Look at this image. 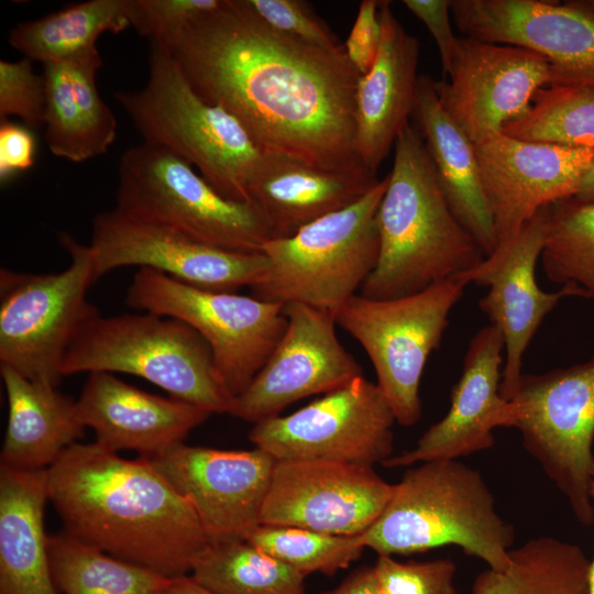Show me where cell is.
Masks as SVG:
<instances>
[{
  "label": "cell",
  "instance_id": "obj_1",
  "mask_svg": "<svg viewBox=\"0 0 594 594\" xmlns=\"http://www.w3.org/2000/svg\"><path fill=\"white\" fill-rule=\"evenodd\" d=\"M163 46L196 94L233 114L264 153L376 177L355 151L360 74L344 47L283 34L246 0H222Z\"/></svg>",
  "mask_w": 594,
  "mask_h": 594
},
{
  "label": "cell",
  "instance_id": "obj_2",
  "mask_svg": "<svg viewBox=\"0 0 594 594\" xmlns=\"http://www.w3.org/2000/svg\"><path fill=\"white\" fill-rule=\"evenodd\" d=\"M64 532L165 578L191 573L209 537L190 502L147 458L75 442L47 469Z\"/></svg>",
  "mask_w": 594,
  "mask_h": 594
},
{
  "label": "cell",
  "instance_id": "obj_3",
  "mask_svg": "<svg viewBox=\"0 0 594 594\" xmlns=\"http://www.w3.org/2000/svg\"><path fill=\"white\" fill-rule=\"evenodd\" d=\"M394 147L376 213L378 260L360 289L373 299L421 292L474 268L486 256L449 208L419 129L408 123Z\"/></svg>",
  "mask_w": 594,
  "mask_h": 594
},
{
  "label": "cell",
  "instance_id": "obj_4",
  "mask_svg": "<svg viewBox=\"0 0 594 594\" xmlns=\"http://www.w3.org/2000/svg\"><path fill=\"white\" fill-rule=\"evenodd\" d=\"M362 536L378 556L457 546L503 570L510 561L515 530L497 513L477 470L458 460H436L406 471L393 484L385 508Z\"/></svg>",
  "mask_w": 594,
  "mask_h": 594
},
{
  "label": "cell",
  "instance_id": "obj_5",
  "mask_svg": "<svg viewBox=\"0 0 594 594\" xmlns=\"http://www.w3.org/2000/svg\"><path fill=\"white\" fill-rule=\"evenodd\" d=\"M113 96L144 142L185 160L223 197L250 202L264 152L233 114L196 94L165 46L150 42L143 88Z\"/></svg>",
  "mask_w": 594,
  "mask_h": 594
},
{
  "label": "cell",
  "instance_id": "obj_6",
  "mask_svg": "<svg viewBox=\"0 0 594 594\" xmlns=\"http://www.w3.org/2000/svg\"><path fill=\"white\" fill-rule=\"evenodd\" d=\"M81 372L132 374L210 414H231L234 404L204 338L179 319L152 312L89 317L62 364L63 376Z\"/></svg>",
  "mask_w": 594,
  "mask_h": 594
},
{
  "label": "cell",
  "instance_id": "obj_7",
  "mask_svg": "<svg viewBox=\"0 0 594 594\" xmlns=\"http://www.w3.org/2000/svg\"><path fill=\"white\" fill-rule=\"evenodd\" d=\"M388 175L352 205L262 248L266 273L253 295L283 305L304 304L336 311L356 295L376 266V213Z\"/></svg>",
  "mask_w": 594,
  "mask_h": 594
},
{
  "label": "cell",
  "instance_id": "obj_8",
  "mask_svg": "<svg viewBox=\"0 0 594 594\" xmlns=\"http://www.w3.org/2000/svg\"><path fill=\"white\" fill-rule=\"evenodd\" d=\"M116 202L124 215L228 251L262 253L272 239L251 202L223 197L185 160L144 141L120 158Z\"/></svg>",
  "mask_w": 594,
  "mask_h": 594
},
{
  "label": "cell",
  "instance_id": "obj_9",
  "mask_svg": "<svg viewBox=\"0 0 594 594\" xmlns=\"http://www.w3.org/2000/svg\"><path fill=\"white\" fill-rule=\"evenodd\" d=\"M58 241L70 264L56 274L0 272V365L22 376L57 386L65 353L98 309L86 294L96 282L89 245L68 232Z\"/></svg>",
  "mask_w": 594,
  "mask_h": 594
},
{
  "label": "cell",
  "instance_id": "obj_10",
  "mask_svg": "<svg viewBox=\"0 0 594 594\" xmlns=\"http://www.w3.org/2000/svg\"><path fill=\"white\" fill-rule=\"evenodd\" d=\"M468 285L458 276L397 298L373 299L356 294L334 314L336 322L369 355L381 388L402 426L422 415V373L449 324V316Z\"/></svg>",
  "mask_w": 594,
  "mask_h": 594
},
{
  "label": "cell",
  "instance_id": "obj_11",
  "mask_svg": "<svg viewBox=\"0 0 594 594\" xmlns=\"http://www.w3.org/2000/svg\"><path fill=\"white\" fill-rule=\"evenodd\" d=\"M125 301L194 328L208 343L219 378L234 399L263 367L287 324L283 304L198 288L145 267L134 274Z\"/></svg>",
  "mask_w": 594,
  "mask_h": 594
},
{
  "label": "cell",
  "instance_id": "obj_12",
  "mask_svg": "<svg viewBox=\"0 0 594 594\" xmlns=\"http://www.w3.org/2000/svg\"><path fill=\"white\" fill-rule=\"evenodd\" d=\"M525 450L564 495L575 518L594 524V356L541 374H522L509 400Z\"/></svg>",
  "mask_w": 594,
  "mask_h": 594
},
{
  "label": "cell",
  "instance_id": "obj_13",
  "mask_svg": "<svg viewBox=\"0 0 594 594\" xmlns=\"http://www.w3.org/2000/svg\"><path fill=\"white\" fill-rule=\"evenodd\" d=\"M392 407L363 375L287 416L254 424V447L275 460L333 461L373 466L392 457Z\"/></svg>",
  "mask_w": 594,
  "mask_h": 594
},
{
  "label": "cell",
  "instance_id": "obj_14",
  "mask_svg": "<svg viewBox=\"0 0 594 594\" xmlns=\"http://www.w3.org/2000/svg\"><path fill=\"white\" fill-rule=\"evenodd\" d=\"M96 280L123 266H139L202 289L234 292L254 287L268 263L263 253L233 252L199 242L163 224L117 209L92 220L88 244Z\"/></svg>",
  "mask_w": 594,
  "mask_h": 594
},
{
  "label": "cell",
  "instance_id": "obj_15",
  "mask_svg": "<svg viewBox=\"0 0 594 594\" xmlns=\"http://www.w3.org/2000/svg\"><path fill=\"white\" fill-rule=\"evenodd\" d=\"M547 221L548 206L513 237L498 242L477 266L458 275L466 285L488 287L479 307L504 338L501 394L508 402L522 376L524 353L543 319L563 298H585L583 290L572 284L556 292H546L537 284L536 265L544 245Z\"/></svg>",
  "mask_w": 594,
  "mask_h": 594
},
{
  "label": "cell",
  "instance_id": "obj_16",
  "mask_svg": "<svg viewBox=\"0 0 594 594\" xmlns=\"http://www.w3.org/2000/svg\"><path fill=\"white\" fill-rule=\"evenodd\" d=\"M450 11L464 36L543 57L550 86L594 88V13L581 1L451 0Z\"/></svg>",
  "mask_w": 594,
  "mask_h": 594
},
{
  "label": "cell",
  "instance_id": "obj_17",
  "mask_svg": "<svg viewBox=\"0 0 594 594\" xmlns=\"http://www.w3.org/2000/svg\"><path fill=\"white\" fill-rule=\"evenodd\" d=\"M286 328L270 358L234 399L231 415L256 424L305 397L328 394L362 376L341 344L334 314L304 304L285 305Z\"/></svg>",
  "mask_w": 594,
  "mask_h": 594
},
{
  "label": "cell",
  "instance_id": "obj_18",
  "mask_svg": "<svg viewBox=\"0 0 594 594\" xmlns=\"http://www.w3.org/2000/svg\"><path fill=\"white\" fill-rule=\"evenodd\" d=\"M393 492L370 465L276 460L260 524L333 535L364 534Z\"/></svg>",
  "mask_w": 594,
  "mask_h": 594
},
{
  "label": "cell",
  "instance_id": "obj_19",
  "mask_svg": "<svg viewBox=\"0 0 594 594\" xmlns=\"http://www.w3.org/2000/svg\"><path fill=\"white\" fill-rule=\"evenodd\" d=\"M449 81H436L439 101L475 144L502 133L550 86L548 62L529 50L458 37Z\"/></svg>",
  "mask_w": 594,
  "mask_h": 594
},
{
  "label": "cell",
  "instance_id": "obj_20",
  "mask_svg": "<svg viewBox=\"0 0 594 594\" xmlns=\"http://www.w3.org/2000/svg\"><path fill=\"white\" fill-rule=\"evenodd\" d=\"M148 460L190 502L210 541L244 539L260 525L276 462L266 451L180 443Z\"/></svg>",
  "mask_w": 594,
  "mask_h": 594
},
{
  "label": "cell",
  "instance_id": "obj_21",
  "mask_svg": "<svg viewBox=\"0 0 594 594\" xmlns=\"http://www.w3.org/2000/svg\"><path fill=\"white\" fill-rule=\"evenodd\" d=\"M497 244L540 209L574 196L594 148L524 141L504 133L474 144Z\"/></svg>",
  "mask_w": 594,
  "mask_h": 594
},
{
  "label": "cell",
  "instance_id": "obj_22",
  "mask_svg": "<svg viewBox=\"0 0 594 594\" xmlns=\"http://www.w3.org/2000/svg\"><path fill=\"white\" fill-rule=\"evenodd\" d=\"M504 351L503 334L495 326L480 329L469 343L446 416L424 432L415 448L382 464L398 468L458 460L491 449L493 431L510 424V404L501 394Z\"/></svg>",
  "mask_w": 594,
  "mask_h": 594
},
{
  "label": "cell",
  "instance_id": "obj_23",
  "mask_svg": "<svg viewBox=\"0 0 594 594\" xmlns=\"http://www.w3.org/2000/svg\"><path fill=\"white\" fill-rule=\"evenodd\" d=\"M77 404L86 428L96 433V442L117 453L129 450L147 459L184 443L211 415L172 396L136 388L108 372L88 373Z\"/></svg>",
  "mask_w": 594,
  "mask_h": 594
},
{
  "label": "cell",
  "instance_id": "obj_24",
  "mask_svg": "<svg viewBox=\"0 0 594 594\" xmlns=\"http://www.w3.org/2000/svg\"><path fill=\"white\" fill-rule=\"evenodd\" d=\"M382 38L371 69L355 91V151L363 167L376 176L382 162L409 123L416 106L420 45L381 1Z\"/></svg>",
  "mask_w": 594,
  "mask_h": 594
},
{
  "label": "cell",
  "instance_id": "obj_25",
  "mask_svg": "<svg viewBox=\"0 0 594 594\" xmlns=\"http://www.w3.org/2000/svg\"><path fill=\"white\" fill-rule=\"evenodd\" d=\"M378 180L264 153L249 186V201L261 213L272 239L288 238L317 219L352 205Z\"/></svg>",
  "mask_w": 594,
  "mask_h": 594
},
{
  "label": "cell",
  "instance_id": "obj_26",
  "mask_svg": "<svg viewBox=\"0 0 594 594\" xmlns=\"http://www.w3.org/2000/svg\"><path fill=\"white\" fill-rule=\"evenodd\" d=\"M102 67L97 47L76 57L43 64L45 141L51 152L80 163L105 154L117 138V120L99 96Z\"/></svg>",
  "mask_w": 594,
  "mask_h": 594
},
{
  "label": "cell",
  "instance_id": "obj_27",
  "mask_svg": "<svg viewBox=\"0 0 594 594\" xmlns=\"http://www.w3.org/2000/svg\"><path fill=\"white\" fill-rule=\"evenodd\" d=\"M414 116L449 208L485 255H490L497 246V237L474 143L444 111L436 81L428 75L418 78Z\"/></svg>",
  "mask_w": 594,
  "mask_h": 594
},
{
  "label": "cell",
  "instance_id": "obj_28",
  "mask_svg": "<svg viewBox=\"0 0 594 594\" xmlns=\"http://www.w3.org/2000/svg\"><path fill=\"white\" fill-rule=\"evenodd\" d=\"M47 501V470L0 465V594H61L44 531Z\"/></svg>",
  "mask_w": 594,
  "mask_h": 594
},
{
  "label": "cell",
  "instance_id": "obj_29",
  "mask_svg": "<svg viewBox=\"0 0 594 594\" xmlns=\"http://www.w3.org/2000/svg\"><path fill=\"white\" fill-rule=\"evenodd\" d=\"M0 373L9 408L0 465L47 470L85 433L77 400L9 366L0 365Z\"/></svg>",
  "mask_w": 594,
  "mask_h": 594
},
{
  "label": "cell",
  "instance_id": "obj_30",
  "mask_svg": "<svg viewBox=\"0 0 594 594\" xmlns=\"http://www.w3.org/2000/svg\"><path fill=\"white\" fill-rule=\"evenodd\" d=\"M509 556L505 569L475 578L472 594H590L591 560L575 543L541 536Z\"/></svg>",
  "mask_w": 594,
  "mask_h": 594
},
{
  "label": "cell",
  "instance_id": "obj_31",
  "mask_svg": "<svg viewBox=\"0 0 594 594\" xmlns=\"http://www.w3.org/2000/svg\"><path fill=\"white\" fill-rule=\"evenodd\" d=\"M128 28L129 0H88L18 24L8 41L23 57L45 64L82 55L101 34Z\"/></svg>",
  "mask_w": 594,
  "mask_h": 594
},
{
  "label": "cell",
  "instance_id": "obj_32",
  "mask_svg": "<svg viewBox=\"0 0 594 594\" xmlns=\"http://www.w3.org/2000/svg\"><path fill=\"white\" fill-rule=\"evenodd\" d=\"M190 574L216 594H306V575L244 539L210 541Z\"/></svg>",
  "mask_w": 594,
  "mask_h": 594
},
{
  "label": "cell",
  "instance_id": "obj_33",
  "mask_svg": "<svg viewBox=\"0 0 594 594\" xmlns=\"http://www.w3.org/2000/svg\"><path fill=\"white\" fill-rule=\"evenodd\" d=\"M48 556L61 594H153L169 579L109 556L66 532L48 536Z\"/></svg>",
  "mask_w": 594,
  "mask_h": 594
},
{
  "label": "cell",
  "instance_id": "obj_34",
  "mask_svg": "<svg viewBox=\"0 0 594 594\" xmlns=\"http://www.w3.org/2000/svg\"><path fill=\"white\" fill-rule=\"evenodd\" d=\"M540 261L550 282L575 285L594 302V202L571 196L548 206Z\"/></svg>",
  "mask_w": 594,
  "mask_h": 594
},
{
  "label": "cell",
  "instance_id": "obj_35",
  "mask_svg": "<svg viewBox=\"0 0 594 594\" xmlns=\"http://www.w3.org/2000/svg\"><path fill=\"white\" fill-rule=\"evenodd\" d=\"M502 133L524 141L594 148V88L544 87Z\"/></svg>",
  "mask_w": 594,
  "mask_h": 594
},
{
  "label": "cell",
  "instance_id": "obj_36",
  "mask_svg": "<svg viewBox=\"0 0 594 594\" xmlns=\"http://www.w3.org/2000/svg\"><path fill=\"white\" fill-rule=\"evenodd\" d=\"M244 540L304 575H333L358 560L365 543L361 535H333L306 528L260 524Z\"/></svg>",
  "mask_w": 594,
  "mask_h": 594
},
{
  "label": "cell",
  "instance_id": "obj_37",
  "mask_svg": "<svg viewBox=\"0 0 594 594\" xmlns=\"http://www.w3.org/2000/svg\"><path fill=\"white\" fill-rule=\"evenodd\" d=\"M373 568L381 594H457L449 559L400 562L380 554Z\"/></svg>",
  "mask_w": 594,
  "mask_h": 594
},
{
  "label": "cell",
  "instance_id": "obj_38",
  "mask_svg": "<svg viewBox=\"0 0 594 594\" xmlns=\"http://www.w3.org/2000/svg\"><path fill=\"white\" fill-rule=\"evenodd\" d=\"M45 79L37 75L32 61H0V118L16 117L31 130L44 127Z\"/></svg>",
  "mask_w": 594,
  "mask_h": 594
},
{
  "label": "cell",
  "instance_id": "obj_39",
  "mask_svg": "<svg viewBox=\"0 0 594 594\" xmlns=\"http://www.w3.org/2000/svg\"><path fill=\"white\" fill-rule=\"evenodd\" d=\"M222 0H129V21L140 35L169 44L194 19Z\"/></svg>",
  "mask_w": 594,
  "mask_h": 594
},
{
  "label": "cell",
  "instance_id": "obj_40",
  "mask_svg": "<svg viewBox=\"0 0 594 594\" xmlns=\"http://www.w3.org/2000/svg\"><path fill=\"white\" fill-rule=\"evenodd\" d=\"M250 8L271 28L301 42L327 50L343 45L337 35L302 0H246Z\"/></svg>",
  "mask_w": 594,
  "mask_h": 594
},
{
  "label": "cell",
  "instance_id": "obj_41",
  "mask_svg": "<svg viewBox=\"0 0 594 594\" xmlns=\"http://www.w3.org/2000/svg\"><path fill=\"white\" fill-rule=\"evenodd\" d=\"M380 4L377 0H363L360 3L354 24L343 44L350 63L360 76L371 69L380 51Z\"/></svg>",
  "mask_w": 594,
  "mask_h": 594
},
{
  "label": "cell",
  "instance_id": "obj_42",
  "mask_svg": "<svg viewBox=\"0 0 594 594\" xmlns=\"http://www.w3.org/2000/svg\"><path fill=\"white\" fill-rule=\"evenodd\" d=\"M403 3L432 35L443 73L448 75L458 43L450 22V0H404Z\"/></svg>",
  "mask_w": 594,
  "mask_h": 594
},
{
  "label": "cell",
  "instance_id": "obj_43",
  "mask_svg": "<svg viewBox=\"0 0 594 594\" xmlns=\"http://www.w3.org/2000/svg\"><path fill=\"white\" fill-rule=\"evenodd\" d=\"M36 143L31 129L8 119L0 123V182L8 183L33 166Z\"/></svg>",
  "mask_w": 594,
  "mask_h": 594
},
{
  "label": "cell",
  "instance_id": "obj_44",
  "mask_svg": "<svg viewBox=\"0 0 594 594\" xmlns=\"http://www.w3.org/2000/svg\"><path fill=\"white\" fill-rule=\"evenodd\" d=\"M324 594H381L373 566H362L352 572L333 591Z\"/></svg>",
  "mask_w": 594,
  "mask_h": 594
},
{
  "label": "cell",
  "instance_id": "obj_45",
  "mask_svg": "<svg viewBox=\"0 0 594 594\" xmlns=\"http://www.w3.org/2000/svg\"><path fill=\"white\" fill-rule=\"evenodd\" d=\"M153 594H216L191 574L169 578Z\"/></svg>",
  "mask_w": 594,
  "mask_h": 594
},
{
  "label": "cell",
  "instance_id": "obj_46",
  "mask_svg": "<svg viewBox=\"0 0 594 594\" xmlns=\"http://www.w3.org/2000/svg\"><path fill=\"white\" fill-rule=\"evenodd\" d=\"M574 197L594 202V156L576 188Z\"/></svg>",
  "mask_w": 594,
  "mask_h": 594
},
{
  "label": "cell",
  "instance_id": "obj_47",
  "mask_svg": "<svg viewBox=\"0 0 594 594\" xmlns=\"http://www.w3.org/2000/svg\"><path fill=\"white\" fill-rule=\"evenodd\" d=\"M590 495L592 503L594 505V465L591 474V481H590ZM590 594H594V556L591 560V566H590Z\"/></svg>",
  "mask_w": 594,
  "mask_h": 594
},
{
  "label": "cell",
  "instance_id": "obj_48",
  "mask_svg": "<svg viewBox=\"0 0 594 594\" xmlns=\"http://www.w3.org/2000/svg\"><path fill=\"white\" fill-rule=\"evenodd\" d=\"M581 3L594 13V0H585L581 1Z\"/></svg>",
  "mask_w": 594,
  "mask_h": 594
}]
</instances>
